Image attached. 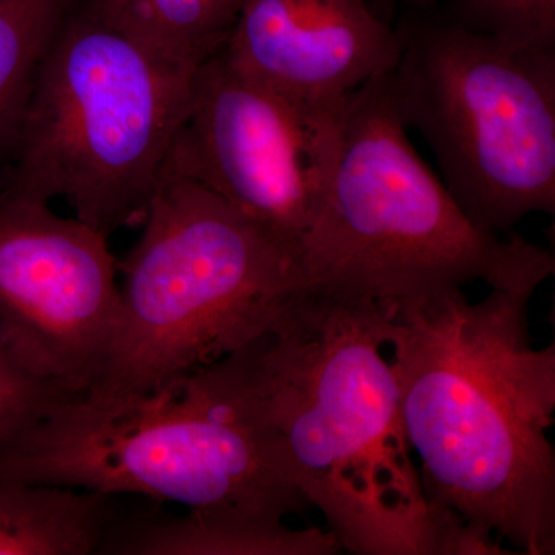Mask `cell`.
I'll list each match as a JSON object with an SVG mask.
<instances>
[{
    "label": "cell",
    "mask_w": 555,
    "mask_h": 555,
    "mask_svg": "<svg viewBox=\"0 0 555 555\" xmlns=\"http://www.w3.org/2000/svg\"><path fill=\"white\" fill-rule=\"evenodd\" d=\"M443 16L514 46L555 50V0H449Z\"/></svg>",
    "instance_id": "9a60e30c"
},
{
    "label": "cell",
    "mask_w": 555,
    "mask_h": 555,
    "mask_svg": "<svg viewBox=\"0 0 555 555\" xmlns=\"http://www.w3.org/2000/svg\"><path fill=\"white\" fill-rule=\"evenodd\" d=\"M341 551L331 531L294 529L286 521L189 511L124 507L101 554L115 555H331Z\"/></svg>",
    "instance_id": "8fae6325"
},
{
    "label": "cell",
    "mask_w": 555,
    "mask_h": 555,
    "mask_svg": "<svg viewBox=\"0 0 555 555\" xmlns=\"http://www.w3.org/2000/svg\"><path fill=\"white\" fill-rule=\"evenodd\" d=\"M398 2L412 7V9H429V7L436 5L437 0H398Z\"/></svg>",
    "instance_id": "e0dca14e"
},
{
    "label": "cell",
    "mask_w": 555,
    "mask_h": 555,
    "mask_svg": "<svg viewBox=\"0 0 555 555\" xmlns=\"http://www.w3.org/2000/svg\"><path fill=\"white\" fill-rule=\"evenodd\" d=\"M119 320L107 236L50 204L0 198V339L10 352L82 396L104 372Z\"/></svg>",
    "instance_id": "9c48e42d"
},
{
    "label": "cell",
    "mask_w": 555,
    "mask_h": 555,
    "mask_svg": "<svg viewBox=\"0 0 555 555\" xmlns=\"http://www.w3.org/2000/svg\"><path fill=\"white\" fill-rule=\"evenodd\" d=\"M392 72L345 98L334 175L297 244L302 287L377 306L473 281L534 294L554 273L553 254L466 217L409 142Z\"/></svg>",
    "instance_id": "3957f363"
},
{
    "label": "cell",
    "mask_w": 555,
    "mask_h": 555,
    "mask_svg": "<svg viewBox=\"0 0 555 555\" xmlns=\"http://www.w3.org/2000/svg\"><path fill=\"white\" fill-rule=\"evenodd\" d=\"M141 228L118 259L115 346L86 393L156 392L259 337L305 291L295 247L169 166Z\"/></svg>",
    "instance_id": "5b68a950"
},
{
    "label": "cell",
    "mask_w": 555,
    "mask_h": 555,
    "mask_svg": "<svg viewBox=\"0 0 555 555\" xmlns=\"http://www.w3.org/2000/svg\"><path fill=\"white\" fill-rule=\"evenodd\" d=\"M343 104L281 93L219 51L193 73L166 166L297 250L334 175Z\"/></svg>",
    "instance_id": "ba28073f"
},
{
    "label": "cell",
    "mask_w": 555,
    "mask_h": 555,
    "mask_svg": "<svg viewBox=\"0 0 555 555\" xmlns=\"http://www.w3.org/2000/svg\"><path fill=\"white\" fill-rule=\"evenodd\" d=\"M76 397L39 378L0 339V441L31 426L51 409Z\"/></svg>",
    "instance_id": "2e32d148"
},
{
    "label": "cell",
    "mask_w": 555,
    "mask_h": 555,
    "mask_svg": "<svg viewBox=\"0 0 555 555\" xmlns=\"http://www.w3.org/2000/svg\"><path fill=\"white\" fill-rule=\"evenodd\" d=\"M393 93L425 138L443 184L486 232L555 211V50L467 31L429 9L397 28Z\"/></svg>",
    "instance_id": "52a82bcc"
},
{
    "label": "cell",
    "mask_w": 555,
    "mask_h": 555,
    "mask_svg": "<svg viewBox=\"0 0 555 555\" xmlns=\"http://www.w3.org/2000/svg\"><path fill=\"white\" fill-rule=\"evenodd\" d=\"M119 495L0 480V555H94L122 514Z\"/></svg>",
    "instance_id": "7c38bea8"
},
{
    "label": "cell",
    "mask_w": 555,
    "mask_h": 555,
    "mask_svg": "<svg viewBox=\"0 0 555 555\" xmlns=\"http://www.w3.org/2000/svg\"><path fill=\"white\" fill-rule=\"evenodd\" d=\"M0 480L276 521L310 509L211 366L142 396L69 398L0 441Z\"/></svg>",
    "instance_id": "277c9868"
},
{
    "label": "cell",
    "mask_w": 555,
    "mask_h": 555,
    "mask_svg": "<svg viewBox=\"0 0 555 555\" xmlns=\"http://www.w3.org/2000/svg\"><path fill=\"white\" fill-rule=\"evenodd\" d=\"M532 292L462 287L383 305L404 434L427 499L516 553H555V346L529 334Z\"/></svg>",
    "instance_id": "7a4b0ae2"
},
{
    "label": "cell",
    "mask_w": 555,
    "mask_h": 555,
    "mask_svg": "<svg viewBox=\"0 0 555 555\" xmlns=\"http://www.w3.org/2000/svg\"><path fill=\"white\" fill-rule=\"evenodd\" d=\"M221 53L281 93L335 102L392 72L400 38L367 0H244Z\"/></svg>",
    "instance_id": "30bf717a"
},
{
    "label": "cell",
    "mask_w": 555,
    "mask_h": 555,
    "mask_svg": "<svg viewBox=\"0 0 555 555\" xmlns=\"http://www.w3.org/2000/svg\"><path fill=\"white\" fill-rule=\"evenodd\" d=\"M78 0H0V182L30 104L40 64Z\"/></svg>",
    "instance_id": "5bb4252c"
},
{
    "label": "cell",
    "mask_w": 555,
    "mask_h": 555,
    "mask_svg": "<svg viewBox=\"0 0 555 555\" xmlns=\"http://www.w3.org/2000/svg\"><path fill=\"white\" fill-rule=\"evenodd\" d=\"M244 0H79L115 28L179 68L196 72L224 49Z\"/></svg>",
    "instance_id": "4fadbf2b"
},
{
    "label": "cell",
    "mask_w": 555,
    "mask_h": 555,
    "mask_svg": "<svg viewBox=\"0 0 555 555\" xmlns=\"http://www.w3.org/2000/svg\"><path fill=\"white\" fill-rule=\"evenodd\" d=\"M211 369L341 551L507 554L427 499L379 306L301 291L268 331Z\"/></svg>",
    "instance_id": "6da1fadb"
},
{
    "label": "cell",
    "mask_w": 555,
    "mask_h": 555,
    "mask_svg": "<svg viewBox=\"0 0 555 555\" xmlns=\"http://www.w3.org/2000/svg\"><path fill=\"white\" fill-rule=\"evenodd\" d=\"M193 73L78 0L40 64L0 198L64 199L107 238L141 228L188 115Z\"/></svg>",
    "instance_id": "8992f818"
}]
</instances>
